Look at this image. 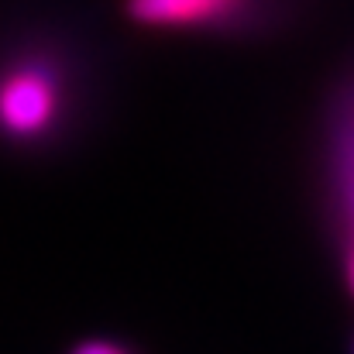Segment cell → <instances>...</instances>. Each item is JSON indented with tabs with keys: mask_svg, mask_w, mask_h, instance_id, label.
<instances>
[{
	"mask_svg": "<svg viewBox=\"0 0 354 354\" xmlns=\"http://www.w3.org/2000/svg\"><path fill=\"white\" fill-rule=\"evenodd\" d=\"M80 104L69 52L48 41H24L0 52V141L45 148L73 127Z\"/></svg>",
	"mask_w": 354,
	"mask_h": 354,
	"instance_id": "cell-1",
	"label": "cell"
},
{
	"mask_svg": "<svg viewBox=\"0 0 354 354\" xmlns=\"http://www.w3.org/2000/svg\"><path fill=\"white\" fill-rule=\"evenodd\" d=\"M292 0H124V17L145 31L241 35L279 21Z\"/></svg>",
	"mask_w": 354,
	"mask_h": 354,
	"instance_id": "cell-2",
	"label": "cell"
},
{
	"mask_svg": "<svg viewBox=\"0 0 354 354\" xmlns=\"http://www.w3.org/2000/svg\"><path fill=\"white\" fill-rule=\"evenodd\" d=\"M327 186L341 224V248H354V73L327 118Z\"/></svg>",
	"mask_w": 354,
	"mask_h": 354,
	"instance_id": "cell-3",
	"label": "cell"
},
{
	"mask_svg": "<svg viewBox=\"0 0 354 354\" xmlns=\"http://www.w3.org/2000/svg\"><path fill=\"white\" fill-rule=\"evenodd\" d=\"M69 354H134V351L127 344H120V341H111V337H86V341L73 344Z\"/></svg>",
	"mask_w": 354,
	"mask_h": 354,
	"instance_id": "cell-4",
	"label": "cell"
}]
</instances>
